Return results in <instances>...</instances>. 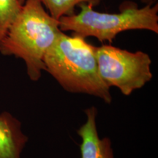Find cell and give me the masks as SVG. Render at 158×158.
I'll return each mask as SVG.
<instances>
[{"label": "cell", "mask_w": 158, "mask_h": 158, "mask_svg": "<svg viewBox=\"0 0 158 158\" xmlns=\"http://www.w3.org/2000/svg\"><path fill=\"white\" fill-rule=\"evenodd\" d=\"M19 0H0V41L22 7Z\"/></svg>", "instance_id": "ba28073f"}, {"label": "cell", "mask_w": 158, "mask_h": 158, "mask_svg": "<svg viewBox=\"0 0 158 158\" xmlns=\"http://www.w3.org/2000/svg\"><path fill=\"white\" fill-rule=\"evenodd\" d=\"M62 32L59 20L49 14L40 0H25L0 41V53L22 59L29 78L37 81L45 71V55Z\"/></svg>", "instance_id": "6da1fadb"}, {"label": "cell", "mask_w": 158, "mask_h": 158, "mask_svg": "<svg viewBox=\"0 0 158 158\" xmlns=\"http://www.w3.org/2000/svg\"><path fill=\"white\" fill-rule=\"evenodd\" d=\"M21 4L25 0H19ZM47 11L54 19L59 20L64 15H70L74 13L76 6L84 2L98 5L100 0H40Z\"/></svg>", "instance_id": "52a82bcc"}, {"label": "cell", "mask_w": 158, "mask_h": 158, "mask_svg": "<svg viewBox=\"0 0 158 158\" xmlns=\"http://www.w3.org/2000/svg\"><path fill=\"white\" fill-rule=\"evenodd\" d=\"M99 73L108 87L115 86L129 96L152 79L149 55L141 51L131 52L110 44L96 47Z\"/></svg>", "instance_id": "277c9868"}, {"label": "cell", "mask_w": 158, "mask_h": 158, "mask_svg": "<svg viewBox=\"0 0 158 158\" xmlns=\"http://www.w3.org/2000/svg\"><path fill=\"white\" fill-rule=\"evenodd\" d=\"M86 38L62 31L44 56L45 71L65 91L112 101L110 87L99 73L96 46Z\"/></svg>", "instance_id": "7a4b0ae2"}, {"label": "cell", "mask_w": 158, "mask_h": 158, "mask_svg": "<svg viewBox=\"0 0 158 158\" xmlns=\"http://www.w3.org/2000/svg\"><path fill=\"white\" fill-rule=\"evenodd\" d=\"M28 141L15 116L8 111L0 113V158H21Z\"/></svg>", "instance_id": "8992f818"}, {"label": "cell", "mask_w": 158, "mask_h": 158, "mask_svg": "<svg viewBox=\"0 0 158 158\" xmlns=\"http://www.w3.org/2000/svg\"><path fill=\"white\" fill-rule=\"evenodd\" d=\"M85 114L86 122L77 130V133L81 139V158H116L110 138H101L99 135L97 108L91 106L86 108Z\"/></svg>", "instance_id": "5b68a950"}, {"label": "cell", "mask_w": 158, "mask_h": 158, "mask_svg": "<svg viewBox=\"0 0 158 158\" xmlns=\"http://www.w3.org/2000/svg\"><path fill=\"white\" fill-rule=\"evenodd\" d=\"M141 1L143 2H147V3L149 4V3H151L153 1V0H141Z\"/></svg>", "instance_id": "9c48e42d"}, {"label": "cell", "mask_w": 158, "mask_h": 158, "mask_svg": "<svg viewBox=\"0 0 158 158\" xmlns=\"http://www.w3.org/2000/svg\"><path fill=\"white\" fill-rule=\"evenodd\" d=\"M80 12L62 16L59 27L62 31L84 38L92 37L100 42L112 43L119 33L130 30H148L158 34V5L149 3L138 7L135 3H124L118 13H101L94 9L92 3L78 5Z\"/></svg>", "instance_id": "3957f363"}]
</instances>
